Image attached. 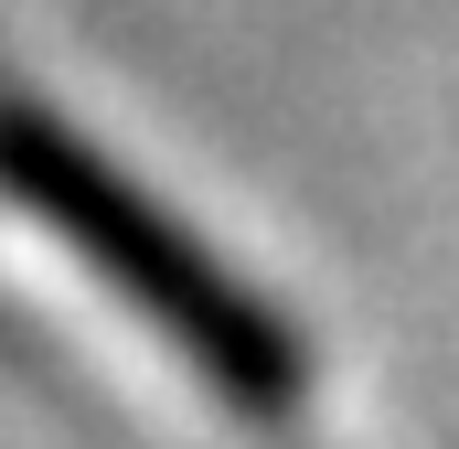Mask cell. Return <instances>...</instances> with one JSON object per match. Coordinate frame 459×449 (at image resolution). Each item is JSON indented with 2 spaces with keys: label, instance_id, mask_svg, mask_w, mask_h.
Instances as JSON below:
<instances>
[{
  "label": "cell",
  "instance_id": "1",
  "mask_svg": "<svg viewBox=\"0 0 459 449\" xmlns=\"http://www.w3.org/2000/svg\"><path fill=\"white\" fill-rule=\"evenodd\" d=\"M0 182L54 224L117 300H139L160 332L182 342L214 396H235L246 418H289V407L310 396V353L278 332L182 224H160L128 182H108L75 139H54L43 118H0Z\"/></svg>",
  "mask_w": 459,
  "mask_h": 449
}]
</instances>
